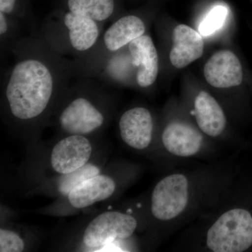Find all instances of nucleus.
Here are the masks:
<instances>
[{"label": "nucleus", "mask_w": 252, "mask_h": 252, "mask_svg": "<svg viewBox=\"0 0 252 252\" xmlns=\"http://www.w3.org/2000/svg\"><path fill=\"white\" fill-rule=\"evenodd\" d=\"M119 128L122 140L127 146L143 150L152 140L153 117L147 108L133 107L122 114L119 121Z\"/></svg>", "instance_id": "nucleus-8"}, {"label": "nucleus", "mask_w": 252, "mask_h": 252, "mask_svg": "<svg viewBox=\"0 0 252 252\" xmlns=\"http://www.w3.org/2000/svg\"><path fill=\"white\" fill-rule=\"evenodd\" d=\"M100 168L95 164L89 162L70 173L61 175L58 180L57 189L60 194L67 195L86 180L100 174Z\"/></svg>", "instance_id": "nucleus-18"}, {"label": "nucleus", "mask_w": 252, "mask_h": 252, "mask_svg": "<svg viewBox=\"0 0 252 252\" xmlns=\"http://www.w3.org/2000/svg\"><path fill=\"white\" fill-rule=\"evenodd\" d=\"M137 220L120 212H103L86 226L83 243L89 248H102L117 240L130 238L137 228Z\"/></svg>", "instance_id": "nucleus-5"}, {"label": "nucleus", "mask_w": 252, "mask_h": 252, "mask_svg": "<svg viewBox=\"0 0 252 252\" xmlns=\"http://www.w3.org/2000/svg\"><path fill=\"white\" fill-rule=\"evenodd\" d=\"M207 245L215 252H242L252 245V216L246 210L225 212L210 227Z\"/></svg>", "instance_id": "nucleus-4"}, {"label": "nucleus", "mask_w": 252, "mask_h": 252, "mask_svg": "<svg viewBox=\"0 0 252 252\" xmlns=\"http://www.w3.org/2000/svg\"><path fill=\"white\" fill-rule=\"evenodd\" d=\"M0 15L18 25L29 34L39 35L32 0H0Z\"/></svg>", "instance_id": "nucleus-17"}, {"label": "nucleus", "mask_w": 252, "mask_h": 252, "mask_svg": "<svg viewBox=\"0 0 252 252\" xmlns=\"http://www.w3.org/2000/svg\"><path fill=\"white\" fill-rule=\"evenodd\" d=\"M189 200V182L182 174L164 177L152 195V212L157 220H169L180 215Z\"/></svg>", "instance_id": "nucleus-6"}, {"label": "nucleus", "mask_w": 252, "mask_h": 252, "mask_svg": "<svg viewBox=\"0 0 252 252\" xmlns=\"http://www.w3.org/2000/svg\"><path fill=\"white\" fill-rule=\"evenodd\" d=\"M129 51L132 61L137 67L136 84L141 88H148L157 80L158 75V55L152 37L144 35L129 43Z\"/></svg>", "instance_id": "nucleus-11"}, {"label": "nucleus", "mask_w": 252, "mask_h": 252, "mask_svg": "<svg viewBox=\"0 0 252 252\" xmlns=\"http://www.w3.org/2000/svg\"><path fill=\"white\" fill-rule=\"evenodd\" d=\"M162 142L170 154L181 157L195 155L200 151L203 137L192 126L181 122H172L164 129Z\"/></svg>", "instance_id": "nucleus-13"}, {"label": "nucleus", "mask_w": 252, "mask_h": 252, "mask_svg": "<svg viewBox=\"0 0 252 252\" xmlns=\"http://www.w3.org/2000/svg\"><path fill=\"white\" fill-rule=\"evenodd\" d=\"M127 45L109 56L94 73L92 79L109 86L136 84L138 69L134 64Z\"/></svg>", "instance_id": "nucleus-10"}, {"label": "nucleus", "mask_w": 252, "mask_h": 252, "mask_svg": "<svg viewBox=\"0 0 252 252\" xmlns=\"http://www.w3.org/2000/svg\"><path fill=\"white\" fill-rule=\"evenodd\" d=\"M104 25L83 15L55 9L41 23L39 36L56 54L73 59L94 47Z\"/></svg>", "instance_id": "nucleus-3"}, {"label": "nucleus", "mask_w": 252, "mask_h": 252, "mask_svg": "<svg viewBox=\"0 0 252 252\" xmlns=\"http://www.w3.org/2000/svg\"><path fill=\"white\" fill-rule=\"evenodd\" d=\"M119 0H56V9L83 15L100 23L121 16Z\"/></svg>", "instance_id": "nucleus-16"}, {"label": "nucleus", "mask_w": 252, "mask_h": 252, "mask_svg": "<svg viewBox=\"0 0 252 252\" xmlns=\"http://www.w3.org/2000/svg\"><path fill=\"white\" fill-rule=\"evenodd\" d=\"M193 114L200 130L206 135L216 137L224 130L226 125L224 112L208 93H199L195 99Z\"/></svg>", "instance_id": "nucleus-15"}, {"label": "nucleus", "mask_w": 252, "mask_h": 252, "mask_svg": "<svg viewBox=\"0 0 252 252\" xmlns=\"http://www.w3.org/2000/svg\"><path fill=\"white\" fill-rule=\"evenodd\" d=\"M204 41L201 34L186 25L177 26L173 31V46L170 53L172 65L181 69L203 56Z\"/></svg>", "instance_id": "nucleus-12"}, {"label": "nucleus", "mask_w": 252, "mask_h": 252, "mask_svg": "<svg viewBox=\"0 0 252 252\" xmlns=\"http://www.w3.org/2000/svg\"><path fill=\"white\" fill-rule=\"evenodd\" d=\"M204 75L208 84L218 89L240 85L243 71L238 58L228 50L212 55L204 67Z\"/></svg>", "instance_id": "nucleus-9"}, {"label": "nucleus", "mask_w": 252, "mask_h": 252, "mask_svg": "<svg viewBox=\"0 0 252 252\" xmlns=\"http://www.w3.org/2000/svg\"><path fill=\"white\" fill-rule=\"evenodd\" d=\"M92 153V144L86 136L67 135L53 147L50 164L55 172L65 175L89 163Z\"/></svg>", "instance_id": "nucleus-7"}, {"label": "nucleus", "mask_w": 252, "mask_h": 252, "mask_svg": "<svg viewBox=\"0 0 252 252\" xmlns=\"http://www.w3.org/2000/svg\"><path fill=\"white\" fill-rule=\"evenodd\" d=\"M92 78H75L54 115L67 135L88 136L104 128L111 116L110 94Z\"/></svg>", "instance_id": "nucleus-2"}, {"label": "nucleus", "mask_w": 252, "mask_h": 252, "mask_svg": "<svg viewBox=\"0 0 252 252\" xmlns=\"http://www.w3.org/2000/svg\"><path fill=\"white\" fill-rule=\"evenodd\" d=\"M228 14V9L222 5L212 8L199 26L200 34L204 36L214 34L223 26Z\"/></svg>", "instance_id": "nucleus-19"}, {"label": "nucleus", "mask_w": 252, "mask_h": 252, "mask_svg": "<svg viewBox=\"0 0 252 252\" xmlns=\"http://www.w3.org/2000/svg\"><path fill=\"white\" fill-rule=\"evenodd\" d=\"M11 54L14 61L1 83L4 120L19 130H37L54 117L75 79L74 62L32 34L21 38Z\"/></svg>", "instance_id": "nucleus-1"}, {"label": "nucleus", "mask_w": 252, "mask_h": 252, "mask_svg": "<svg viewBox=\"0 0 252 252\" xmlns=\"http://www.w3.org/2000/svg\"><path fill=\"white\" fill-rule=\"evenodd\" d=\"M117 184L107 175L91 177L73 189L67 195L69 204L76 209H84L110 198L115 193Z\"/></svg>", "instance_id": "nucleus-14"}, {"label": "nucleus", "mask_w": 252, "mask_h": 252, "mask_svg": "<svg viewBox=\"0 0 252 252\" xmlns=\"http://www.w3.org/2000/svg\"><path fill=\"white\" fill-rule=\"evenodd\" d=\"M26 243L18 233L14 230L0 229V252H21L25 250Z\"/></svg>", "instance_id": "nucleus-20"}]
</instances>
